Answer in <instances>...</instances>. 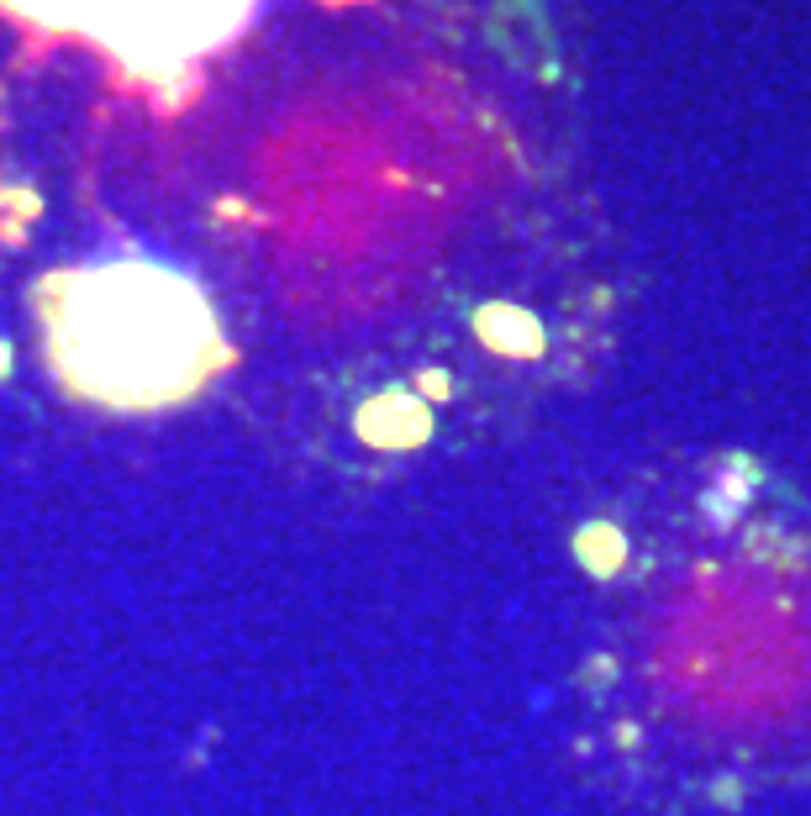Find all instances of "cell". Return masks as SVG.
I'll return each instance as SVG.
<instances>
[{"label":"cell","instance_id":"1","mask_svg":"<svg viewBox=\"0 0 811 816\" xmlns=\"http://www.w3.org/2000/svg\"><path fill=\"white\" fill-rule=\"evenodd\" d=\"M42 332L80 396L122 411L184 400L222 369V327L206 290L169 263L117 259L42 285Z\"/></svg>","mask_w":811,"mask_h":816},{"label":"cell","instance_id":"2","mask_svg":"<svg viewBox=\"0 0 811 816\" xmlns=\"http://www.w3.org/2000/svg\"><path fill=\"white\" fill-rule=\"evenodd\" d=\"M42 27L84 32L148 80H174L248 21L253 0H0Z\"/></svg>","mask_w":811,"mask_h":816}]
</instances>
